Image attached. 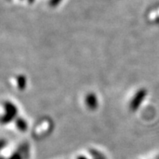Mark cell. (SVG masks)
Returning a JSON list of instances; mask_svg holds the SVG:
<instances>
[{"instance_id": "obj_4", "label": "cell", "mask_w": 159, "mask_h": 159, "mask_svg": "<svg viewBox=\"0 0 159 159\" xmlns=\"http://www.w3.org/2000/svg\"><path fill=\"white\" fill-rule=\"evenodd\" d=\"M85 102L89 109L90 110H95L98 107V100H97V97L93 93H89L86 96Z\"/></svg>"}, {"instance_id": "obj_1", "label": "cell", "mask_w": 159, "mask_h": 159, "mask_svg": "<svg viewBox=\"0 0 159 159\" xmlns=\"http://www.w3.org/2000/svg\"><path fill=\"white\" fill-rule=\"evenodd\" d=\"M4 109L5 114L2 118V124H7L16 119L18 111L16 105L11 102H6L4 103Z\"/></svg>"}, {"instance_id": "obj_5", "label": "cell", "mask_w": 159, "mask_h": 159, "mask_svg": "<svg viewBox=\"0 0 159 159\" xmlns=\"http://www.w3.org/2000/svg\"><path fill=\"white\" fill-rule=\"evenodd\" d=\"M16 126L17 129L20 130V132H25L28 128L27 122L21 117L17 118L16 119Z\"/></svg>"}, {"instance_id": "obj_3", "label": "cell", "mask_w": 159, "mask_h": 159, "mask_svg": "<svg viewBox=\"0 0 159 159\" xmlns=\"http://www.w3.org/2000/svg\"><path fill=\"white\" fill-rule=\"evenodd\" d=\"M28 155H29V146L27 144H22L15 153L11 155L8 159H26Z\"/></svg>"}, {"instance_id": "obj_2", "label": "cell", "mask_w": 159, "mask_h": 159, "mask_svg": "<svg viewBox=\"0 0 159 159\" xmlns=\"http://www.w3.org/2000/svg\"><path fill=\"white\" fill-rule=\"evenodd\" d=\"M147 95V91L144 89H140L136 93V94L132 98V100L130 103V109L132 111H136V110H138L140 107V104L143 102V101L144 100L145 97Z\"/></svg>"}, {"instance_id": "obj_7", "label": "cell", "mask_w": 159, "mask_h": 159, "mask_svg": "<svg viewBox=\"0 0 159 159\" xmlns=\"http://www.w3.org/2000/svg\"><path fill=\"white\" fill-rule=\"evenodd\" d=\"M77 159H88V158L84 157V156H79V157H77ZM94 159H106V158H94Z\"/></svg>"}, {"instance_id": "obj_6", "label": "cell", "mask_w": 159, "mask_h": 159, "mask_svg": "<svg viewBox=\"0 0 159 159\" xmlns=\"http://www.w3.org/2000/svg\"><path fill=\"white\" fill-rule=\"evenodd\" d=\"M16 83H17V87L20 90H24L26 87V84H27V80H26V78H25V75H20L17 76L16 78Z\"/></svg>"}]
</instances>
